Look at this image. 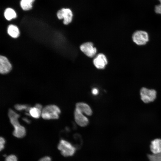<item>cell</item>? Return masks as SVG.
<instances>
[{
    "instance_id": "cell-14",
    "label": "cell",
    "mask_w": 161,
    "mask_h": 161,
    "mask_svg": "<svg viewBox=\"0 0 161 161\" xmlns=\"http://www.w3.org/2000/svg\"><path fill=\"white\" fill-rule=\"evenodd\" d=\"M4 16L8 20H10L16 17V13L13 9L11 8H7L5 10Z\"/></svg>"
},
{
    "instance_id": "cell-18",
    "label": "cell",
    "mask_w": 161,
    "mask_h": 161,
    "mask_svg": "<svg viewBox=\"0 0 161 161\" xmlns=\"http://www.w3.org/2000/svg\"><path fill=\"white\" fill-rule=\"evenodd\" d=\"M14 107L16 110L18 111H22L23 110L29 111L30 108L26 105L16 104L15 106Z\"/></svg>"
},
{
    "instance_id": "cell-10",
    "label": "cell",
    "mask_w": 161,
    "mask_h": 161,
    "mask_svg": "<svg viewBox=\"0 0 161 161\" xmlns=\"http://www.w3.org/2000/svg\"><path fill=\"white\" fill-rule=\"evenodd\" d=\"M12 69V66L8 59L5 57H0V72L4 74L9 72Z\"/></svg>"
},
{
    "instance_id": "cell-11",
    "label": "cell",
    "mask_w": 161,
    "mask_h": 161,
    "mask_svg": "<svg viewBox=\"0 0 161 161\" xmlns=\"http://www.w3.org/2000/svg\"><path fill=\"white\" fill-rule=\"evenodd\" d=\"M150 148L152 154H161V139L156 138L153 140L151 142Z\"/></svg>"
},
{
    "instance_id": "cell-2",
    "label": "cell",
    "mask_w": 161,
    "mask_h": 161,
    "mask_svg": "<svg viewBox=\"0 0 161 161\" xmlns=\"http://www.w3.org/2000/svg\"><path fill=\"white\" fill-rule=\"evenodd\" d=\"M61 113L60 108L55 105H49L44 107L41 111V116L45 120L57 119Z\"/></svg>"
},
{
    "instance_id": "cell-4",
    "label": "cell",
    "mask_w": 161,
    "mask_h": 161,
    "mask_svg": "<svg viewBox=\"0 0 161 161\" xmlns=\"http://www.w3.org/2000/svg\"><path fill=\"white\" fill-rule=\"evenodd\" d=\"M132 39L133 42L139 46L146 44L149 40L148 33L145 31L137 30L133 33Z\"/></svg>"
},
{
    "instance_id": "cell-20",
    "label": "cell",
    "mask_w": 161,
    "mask_h": 161,
    "mask_svg": "<svg viewBox=\"0 0 161 161\" xmlns=\"http://www.w3.org/2000/svg\"><path fill=\"white\" fill-rule=\"evenodd\" d=\"M160 1V4L155 6V11L157 13L161 14V0Z\"/></svg>"
},
{
    "instance_id": "cell-23",
    "label": "cell",
    "mask_w": 161,
    "mask_h": 161,
    "mask_svg": "<svg viewBox=\"0 0 161 161\" xmlns=\"http://www.w3.org/2000/svg\"><path fill=\"white\" fill-rule=\"evenodd\" d=\"M92 93L93 95H96L98 94L99 90L97 88H94L92 89Z\"/></svg>"
},
{
    "instance_id": "cell-22",
    "label": "cell",
    "mask_w": 161,
    "mask_h": 161,
    "mask_svg": "<svg viewBox=\"0 0 161 161\" xmlns=\"http://www.w3.org/2000/svg\"><path fill=\"white\" fill-rule=\"evenodd\" d=\"M51 158L48 156H45L41 158L39 161H51Z\"/></svg>"
},
{
    "instance_id": "cell-3",
    "label": "cell",
    "mask_w": 161,
    "mask_h": 161,
    "mask_svg": "<svg viewBox=\"0 0 161 161\" xmlns=\"http://www.w3.org/2000/svg\"><path fill=\"white\" fill-rule=\"evenodd\" d=\"M58 148L62 155L64 157L73 156L76 151V148L71 143L63 139L60 140Z\"/></svg>"
},
{
    "instance_id": "cell-15",
    "label": "cell",
    "mask_w": 161,
    "mask_h": 161,
    "mask_svg": "<svg viewBox=\"0 0 161 161\" xmlns=\"http://www.w3.org/2000/svg\"><path fill=\"white\" fill-rule=\"evenodd\" d=\"M41 111L35 106L30 108L29 111L30 115L35 118H38L41 116Z\"/></svg>"
},
{
    "instance_id": "cell-5",
    "label": "cell",
    "mask_w": 161,
    "mask_h": 161,
    "mask_svg": "<svg viewBox=\"0 0 161 161\" xmlns=\"http://www.w3.org/2000/svg\"><path fill=\"white\" fill-rule=\"evenodd\" d=\"M157 92L154 89L143 87L140 91L141 99L145 103H148L154 100L157 97Z\"/></svg>"
},
{
    "instance_id": "cell-19",
    "label": "cell",
    "mask_w": 161,
    "mask_h": 161,
    "mask_svg": "<svg viewBox=\"0 0 161 161\" xmlns=\"http://www.w3.org/2000/svg\"><path fill=\"white\" fill-rule=\"evenodd\" d=\"M5 161H18L17 157L15 155L11 154L6 157Z\"/></svg>"
},
{
    "instance_id": "cell-24",
    "label": "cell",
    "mask_w": 161,
    "mask_h": 161,
    "mask_svg": "<svg viewBox=\"0 0 161 161\" xmlns=\"http://www.w3.org/2000/svg\"><path fill=\"white\" fill-rule=\"evenodd\" d=\"M35 106L41 111L43 108L42 106L39 104H36Z\"/></svg>"
},
{
    "instance_id": "cell-17",
    "label": "cell",
    "mask_w": 161,
    "mask_h": 161,
    "mask_svg": "<svg viewBox=\"0 0 161 161\" xmlns=\"http://www.w3.org/2000/svg\"><path fill=\"white\" fill-rule=\"evenodd\" d=\"M148 157L149 161H161V154H149Z\"/></svg>"
},
{
    "instance_id": "cell-16",
    "label": "cell",
    "mask_w": 161,
    "mask_h": 161,
    "mask_svg": "<svg viewBox=\"0 0 161 161\" xmlns=\"http://www.w3.org/2000/svg\"><path fill=\"white\" fill-rule=\"evenodd\" d=\"M35 0H21L20 5L24 10H27L31 9L32 7V3Z\"/></svg>"
},
{
    "instance_id": "cell-6",
    "label": "cell",
    "mask_w": 161,
    "mask_h": 161,
    "mask_svg": "<svg viewBox=\"0 0 161 161\" xmlns=\"http://www.w3.org/2000/svg\"><path fill=\"white\" fill-rule=\"evenodd\" d=\"M57 16L59 19L63 18L64 24L67 25L72 21L73 14L72 11L70 9L62 8L58 12Z\"/></svg>"
},
{
    "instance_id": "cell-13",
    "label": "cell",
    "mask_w": 161,
    "mask_h": 161,
    "mask_svg": "<svg viewBox=\"0 0 161 161\" xmlns=\"http://www.w3.org/2000/svg\"><path fill=\"white\" fill-rule=\"evenodd\" d=\"M8 34L13 38H16L19 35V31L17 26L13 25H9L7 29Z\"/></svg>"
},
{
    "instance_id": "cell-1",
    "label": "cell",
    "mask_w": 161,
    "mask_h": 161,
    "mask_svg": "<svg viewBox=\"0 0 161 161\" xmlns=\"http://www.w3.org/2000/svg\"><path fill=\"white\" fill-rule=\"evenodd\" d=\"M8 116L10 121L14 128L13 135L17 137L24 136L26 134L25 128L21 125L18 120L20 115L13 110L10 109L8 112Z\"/></svg>"
},
{
    "instance_id": "cell-9",
    "label": "cell",
    "mask_w": 161,
    "mask_h": 161,
    "mask_svg": "<svg viewBox=\"0 0 161 161\" xmlns=\"http://www.w3.org/2000/svg\"><path fill=\"white\" fill-rule=\"evenodd\" d=\"M93 62L95 66L97 69H103L107 64V58L102 53H100L94 58Z\"/></svg>"
},
{
    "instance_id": "cell-7",
    "label": "cell",
    "mask_w": 161,
    "mask_h": 161,
    "mask_svg": "<svg viewBox=\"0 0 161 161\" xmlns=\"http://www.w3.org/2000/svg\"><path fill=\"white\" fill-rule=\"evenodd\" d=\"M80 49L86 56L90 58L94 57L97 52L96 49L94 47L93 44L91 42L82 44L80 47Z\"/></svg>"
},
{
    "instance_id": "cell-25",
    "label": "cell",
    "mask_w": 161,
    "mask_h": 161,
    "mask_svg": "<svg viewBox=\"0 0 161 161\" xmlns=\"http://www.w3.org/2000/svg\"><path fill=\"white\" fill-rule=\"evenodd\" d=\"M24 120L27 123H29V121L26 119H24Z\"/></svg>"
},
{
    "instance_id": "cell-26",
    "label": "cell",
    "mask_w": 161,
    "mask_h": 161,
    "mask_svg": "<svg viewBox=\"0 0 161 161\" xmlns=\"http://www.w3.org/2000/svg\"><path fill=\"white\" fill-rule=\"evenodd\" d=\"M159 1H160V0H159Z\"/></svg>"
},
{
    "instance_id": "cell-8",
    "label": "cell",
    "mask_w": 161,
    "mask_h": 161,
    "mask_svg": "<svg viewBox=\"0 0 161 161\" xmlns=\"http://www.w3.org/2000/svg\"><path fill=\"white\" fill-rule=\"evenodd\" d=\"M74 114L75 121L78 125L81 127H85L88 124L89 120L87 118L76 108L74 111Z\"/></svg>"
},
{
    "instance_id": "cell-12",
    "label": "cell",
    "mask_w": 161,
    "mask_h": 161,
    "mask_svg": "<svg viewBox=\"0 0 161 161\" xmlns=\"http://www.w3.org/2000/svg\"><path fill=\"white\" fill-rule=\"evenodd\" d=\"M76 108L87 115L90 116L92 114V111L90 106L84 103H77L76 104Z\"/></svg>"
},
{
    "instance_id": "cell-21",
    "label": "cell",
    "mask_w": 161,
    "mask_h": 161,
    "mask_svg": "<svg viewBox=\"0 0 161 161\" xmlns=\"http://www.w3.org/2000/svg\"><path fill=\"white\" fill-rule=\"evenodd\" d=\"M5 142V140L4 138L3 137H1L0 139V149L1 151L4 149Z\"/></svg>"
}]
</instances>
